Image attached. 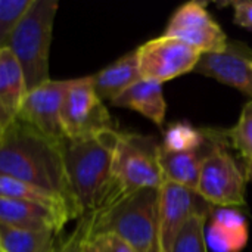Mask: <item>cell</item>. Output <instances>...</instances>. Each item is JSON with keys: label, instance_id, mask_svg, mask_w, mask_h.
Instances as JSON below:
<instances>
[{"label": "cell", "instance_id": "d4e9b609", "mask_svg": "<svg viewBox=\"0 0 252 252\" xmlns=\"http://www.w3.org/2000/svg\"><path fill=\"white\" fill-rule=\"evenodd\" d=\"M32 0H0V50L6 49L16 25Z\"/></svg>", "mask_w": 252, "mask_h": 252}, {"label": "cell", "instance_id": "ffe728a7", "mask_svg": "<svg viewBox=\"0 0 252 252\" xmlns=\"http://www.w3.org/2000/svg\"><path fill=\"white\" fill-rule=\"evenodd\" d=\"M210 143V130H199L188 123H174L165 130L161 146L171 152H199Z\"/></svg>", "mask_w": 252, "mask_h": 252}, {"label": "cell", "instance_id": "e0dca14e", "mask_svg": "<svg viewBox=\"0 0 252 252\" xmlns=\"http://www.w3.org/2000/svg\"><path fill=\"white\" fill-rule=\"evenodd\" d=\"M90 77L97 96L103 102H112L117 96H120L124 90H127L130 86L142 78L137 52L131 50L126 53L124 56Z\"/></svg>", "mask_w": 252, "mask_h": 252}, {"label": "cell", "instance_id": "9c48e42d", "mask_svg": "<svg viewBox=\"0 0 252 252\" xmlns=\"http://www.w3.org/2000/svg\"><path fill=\"white\" fill-rule=\"evenodd\" d=\"M164 35L179 38L201 53H219L229 44L226 32L201 1L180 6L170 18Z\"/></svg>", "mask_w": 252, "mask_h": 252}, {"label": "cell", "instance_id": "6da1fadb", "mask_svg": "<svg viewBox=\"0 0 252 252\" xmlns=\"http://www.w3.org/2000/svg\"><path fill=\"white\" fill-rule=\"evenodd\" d=\"M0 176L43 189L68 204L78 219L65 174L61 143L15 120L0 130Z\"/></svg>", "mask_w": 252, "mask_h": 252}, {"label": "cell", "instance_id": "4fadbf2b", "mask_svg": "<svg viewBox=\"0 0 252 252\" xmlns=\"http://www.w3.org/2000/svg\"><path fill=\"white\" fill-rule=\"evenodd\" d=\"M69 220H72L71 216L59 208L31 201L0 198V223L12 227L25 230H52L61 233Z\"/></svg>", "mask_w": 252, "mask_h": 252}, {"label": "cell", "instance_id": "44dd1931", "mask_svg": "<svg viewBox=\"0 0 252 252\" xmlns=\"http://www.w3.org/2000/svg\"><path fill=\"white\" fill-rule=\"evenodd\" d=\"M0 198L1 199H19V201L38 202V204H43L47 207L63 210L71 216V219H74L71 208L61 198H58V196H55V195L43 190V189L34 188L31 185L22 183V182L10 179V177L0 176Z\"/></svg>", "mask_w": 252, "mask_h": 252}, {"label": "cell", "instance_id": "d6986e66", "mask_svg": "<svg viewBox=\"0 0 252 252\" xmlns=\"http://www.w3.org/2000/svg\"><path fill=\"white\" fill-rule=\"evenodd\" d=\"M59 232L25 230L0 223V252H56Z\"/></svg>", "mask_w": 252, "mask_h": 252}, {"label": "cell", "instance_id": "cb8c5ba5", "mask_svg": "<svg viewBox=\"0 0 252 252\" xmlns=\"http://www.w3.org/2000/svg\"><path fill=\"white\" fill-rule=\"evenodd\" d=\"M77 252H136L126 241L111 233H99L92 236H78L72 233L69 236Z\"/></svg>", "mask_w": 252, "mask_h": 252}, {"label": "cell", "instance_id": "5bb4252c", "mask_svg": "<svg viewBox=\"0 0 252 252\" xmlns=\"http://www.w3.org/2000/svg\"><path fill=\"white\" fill-rule=\"evenodd\" d=\"M248 223L233 208H213L205 241L214 252H241L248 244Z\"/></svg>", "mask_w": 252, "mask_h": 252}, {"label": "cell", "instance_id": "3957f363", "mask_svg": "<svg viewBox=\"0 0 252 252\" xmlns=\"http://www.w3.org/2000/svg\"><path fill=\"white\" fill-rule=\"evenodd\" d=\"M159 189H143L126 195L93 214L83 217L78 236L111 233L126 241L136 252H155Z\"/></svg>", "mask_w": 252, "mask_h": 252}, {"label": "cell", "instance_id": "30bf717a", "mask_svg": "<svg viewBox=\"0 0 252 252\" xmlns=\"http://www.w3.org/2000/svg\"><path fill=\"white\" fill-rule=\"evenodd\" d=\"M68 84L69 80H49L28 92L22 102L18 120L27 123L56 143L65 140L61 111Z\"/></svg>", "mask_w": 252, "mask_h": 252}, {"label": "cell", "instance_id": "83f0119b", "mask_svg": "<svg viewBox=\"0 0 252 252\" xmlns=\"http://www.w3.org/2000/svg\"><path fill=\"white\" fill-rule=\"evenodd\" d=\"M245 173H247V177L252 180V162H245Z\"/></svg>", "mask_w": 252, "mask_h": 252}, {"label": "cell", "instance_id": "ba28073f", "mask_svg": "<svg viewBox=\"0 0 252 252\" xmlns=\"http://www.w3.org/2000/svg\"><path fill=\"white\" fill-rule=\"evenodd\" d=\"M136 52L142 78L161 84L195 71L202 55L185 41L164 34L143 43Z\"/></svg>", "mask_w": 252, "mask_h": 252}, {"label": "cell", "instance_id": "5b68a950", "mask_svg": "<svg viewBox=\"0 0 252 252\" xmlns=\"http://www.w3.org/2000/svg\"><path fill=\"white\" fill-rule=\"evenodd\" d=\"M159 145L151 136L120 131L112 165V186L102 207L143 189H161L165 179L158 159Z\"/></svg>", "mask_w": 252, "mask_h": 252}, {"label": "cell", "instance_id": "52a82bcc", "mask_svg": "<svg viewBox=\"0 0 252 252\" xmlns=\"http://www.w3.org/2000/svg\"><path fill=\"white\" fill-rule=\"evenodd\" d=\"M61 123L66 139L117 130L109 111L93 87L90 75L69 80L62 102Z\"/></svg>", "mask_w": 252, "mask_h": 252}, {"label": "cell", "instance_id": "4316f807", "mask_svg": "<svg viewBox=\"0 0 252 252\" xmlns=\"http://www.w3.org/2000/svg\"><path fill=\"white\" fill-rule=\"evenodd\" d=\"M56 252H77V248H75L74 241H72L71 238H68L65 242H62V244H61L59 250H58Z\"/></svg>", "mask_w": 252, "mask_h": 252}, {"label": "cell", "instance_id": "277c9868", "mask_svg": "<svg viewBox=\"0 0 252 252\" xmlns=\"http://www.w3.org/2000/svg\"><path fill=\"white\" fill-rule=\"evenodd\" d=\"M58 7L56 0H32L6 47L22 69L27 93L50 80L49 55Z\"/></svg>", "mask_w": 252, "mask_h": 252}, {"label": "cell", "instance_id": "ac0fdd59", "mask_svg": "<svg viewBox=\"0 0 252 252\" xmlns=\"http://www.w3.org/2000/svg\"><path fill=\"white\" fill-rule=\"evenodd\" d=\"M205 152H171L159 145L158 159L165 182H171L196 192L201 174V164Z\"/></svg>", "mask_w": 252, "mask_h": 252}, {"label": "cell", "instance_id": "7c38bea8", "mask_svg": "<svg viewBox=\"0 0 252 252\" xmlns=\"http://www.w3.org/2000/svg\"><path fill=\"white\" fill-rule=\"evenodd\" d=\"M193 72L214 78L252 99V50L239 41H230L223 52L202 53Z\"/></svg>", "mask_w": 252, "mask_h": 252}, {"label": "cell", "instance_id": "603a6c76", "mask_svg": "<svg viewBox=\"0 0 252 252\" xmlns=\"http://www.w3.org/2000/svg\"><path fill=\"white\" fill-rule=\"evenodd\" d=\"M227 142L242 155L245 162H252V99L244 106L238 123L224 130Z\"/></svg>", "mask_w": 252, "mask_h": 252}, {"label": "cell", "instance_id": "2e32d148", "mask_svg": "<svg viewBox=\"0 0 252 252\" xmlns=\"http://www.w3.org/2000/svg\"><path fill=\"white\" fill-rule=\"evenodd\" d=\"M111 105L136 111L158 127H161L165 121L167 102L164 97L162 84L154 80L140 78L137 83L117 96L111 102Z\"/></svg>", "mask_w": 252, "mask_h": 252}, {"label": "cell", "instance_id": "8fae6325", "mask_svg": "<svg viewBox=\"0 0 252 252\" xmlns=\"http://www.w3.org/2000/svg\"><path fill=\"white\" fill-rule=\"evenodd\" d=\"M198 193L165 182L159 189L157 250L155 252H173L174 244L190 217L204 210L199 207Z\"/></svg>", "mask_w": 252, "mask_h": 252}, {"label": "cell", "instance_id": "8992f818", "mask_svg": "<svg viewBox=\"0 0 252 252\" xmlns=\"http://www.w3.org/2000/svg\"><path fill=\"white\" fill-rule=\"evenodd\" d=\"M211 145L207 149L196 193L205 202L217 208H233L245 205L247 173L226 149L223 130H210Z\"/></svg>", "mask_w": 252, "mask_h": 252}, {"label": "cell", "instance_id": "7a4b0ae2", "mask_svg": "<svg viewBox=\"0 0 252 252\" xmlns=\"http://www.w3.org/2000/svg\"><path fill=\"white\" fill-rule=\"evenodd\" d=\"M118 139V130H105L61 142L65 174L78 219L93 214L105 204L112 186Z\"/></svg>", "mask_w": 252, "mask_h": 252}, {"label": "cell", "instance_id": "484cf974", "mask_svg": "<svg viewBox=\"0 0 252 252\" xmlns=\"http://www.w3.org/2000/svg\"><path fill=\"white\" fill-rule=\"evenodd\" d=\"M233 22L242 28L252 30V1H233Z\"/></svg>", "mask_w": 252, "mask_h": 252}, {"label": "cell", "instance_id": "9a60e30c", "mask_svg": "<svg viewBox=\"0 0 252 252\" xmlns=\"http://www.w3.org/2000/svg\"><path fill=\"white\" fill-rule=\"evenodd\" d=\"M25 96V78L18 61L9 49L0 50V130L18 118Z\"/></svg>", "mask_w": 252, "mask_h": 252}, {"label": "cell", "instance_id": "7402d4cb", "mask_svg": "<svg viewBox=\"0 0 252 252\" xmlns=\"http://www.w3.org/2000/svg\"><path fill=\"white\" fill-rule=\"evenodd\" d=\"M207 219V210L195 213L186 223L185 229L180 232L173 252H208V245L205 241Z\"/></svg>", "mask_w": 252, "mask_h": 252}]
</instances>
